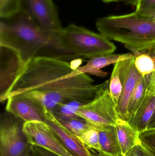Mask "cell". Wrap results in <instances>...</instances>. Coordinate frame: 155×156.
Masks as SVG:
<instances>
[{
  "instance_id": "6da1fadb",
  "label": "cell",
  "mask_w": 155,
  "mask_h": 156,
  "mask_svg": "<svg viewBox=\"0 0 155 156\" xmlns=\"http://www.w3.org/2000/svg\"><path fill=\"white\" fill-rule=\"evenodd\" d=\"M96 26L100 34L109 40L123 44L130 50L155 49V19L142 17L135 12L102 17L96 21Z\"/></svg>"
},
{
  "instance_id": "7a4b0ae2",
  "label": "cell",
  "mask_w": 155,
  "mask_h": 156,
  "mask_svg": "<svg viewBox=\"0 0 155 156\" xmlns=\"http://www.w3.org/2000/svg\"><path fill=\"white\" fill-rule=\"evenodd\" d=\"M0 46L16 51L24 64L45 47H52L46 34L23 10L8 19H1Z\"/></svg>"
},
{
  "instance_id": "3957f363",
  "label": "cell",
  "mask_w": 155,
  "mask_h": 156,
  "mask_svg": "<svg viewBox=\"0 0 155 156\" xmlns=\"http://www.w3.org/2000/svg\"><path fill=\"white\" fill-rule=\"evenodd\" d=\"M86 74L53 81L35 90L22 94L42 108L52 111L61 103L78 101L86 104L94 98L105 82L94 85Z\"/></svg>"
},
{
  "instance_id": "277c9868",
  "label": "cell",
  "mask_w": 155,
  "mask_h": 156,
  "mask_svg": "<svg viewBox=\"0 0 155 156\" xmlns=\"http://www.w3.org/2000/svg\"><path fill=\"white\" fill-rule=\"evenodd\" d=\"M74 71L70 63L54 57L36 56L24 65L1 102L15 95L35 90L53 81L64 78Z\"/></svg>"
},
{
  "instance_id": "5b68a950",
  "label": "cell",
  "mask_w": 155,
  "mask_h": 156,
  "mask_svg": "<svg viewBox=\"0 0 155 156\" xmlns=\"http://www.w3.org/2000/svg\"><path fill=\"white\" fill-rule=\"evenodd\" d=\"M56 51L64 57L91 58L113 54L116 46L102 34L74 24L57 34Z\"/></svg>"
},
{
  "instance_id": "8992f818",
  "label": "cell",
  "mask_w": 155,
  "mask_h": 156,
  "mask_svg": "<svg viewBox=\"0 0 155 156\" xmlns=\"http://www.w3.org/2000/svg\"><path fill=\"white\" fill-rule=\"evenodd\" d=\"M109 80L96 93L91 101L80 107L76 116L85 120L89 128L98 130L104 126L115 125L119 118L117 107L114 102L109 89Z\"/></svg>"
},
{
  "instance_id": "52a82bcc",
  "label": "cell",
  "mask_w": 155,
  "mask_h": 156,
  "mask_svg": "<svg viewBox=\"0 0 155 156\" xmlns=\"http://www.w3.org/2000/svg\"><path fill=\"white\" fill-rule=\"evenodd\" d=\"M23 123L7 112L1 115L0 156H33L32 145L23 131Z\"/></svg>"
},
{
  "instance_id": "ba28073f",
  "label": "cell",
  "mask_w": 155,
  "mask_h": 156,
  "mask_svg": "<svg viewBox=\"0 0 155 156\" xmlns=\"http://www.w3.org/2000/svg\"><path fill=\"white\" fill-rule=\"evenodd\" d=\"M22 10L27 12L41 27L51 40L52 48H55L57 33L62 27L53 0H23Z\"/></svg>"
},
{
  "instance_id": "9c48e42d",
  "label": "cell",
  "mask_w": 155,
  "mask_h": 156,
  "mask_svg": "<svg viewBox=\"0 0 155 156\" xmlns=\"http://www.w3.org/2000/svg\"><path fill=\"white\" fill-rule=\"evenodd\" d=\"M23 131L31 145L41 147L61 156H73L60 143L45 122H24Z\"/></svg>"
},
{
  "instance_id": "30bf717a",
  "label": "cell",
  "mask_w": 155,
  "mask_h": 156,
  "mask_svg": "<svg viewBox=\"0 0 155 156\" xmlns=\"http://www.w3.org/2000/svg\"><path fill=\"white\" fill-rule=\"evenodd\" d=\"M45 122L62 144L73 156H93L79 138L66 128L52 112L42 108Z\"/></svg>"
},
{
  "instance_id": "8fae6325",
  "label": "cell",
  "mask_w": 155,
  "mask_h": 156,
  "mask_svg": "<svg viewBox=\"0 0 155 156\" xmlns=\"http://www.w3.org/2000/svg\"><path fill=\"white\" fill-rule=\"evenodd\" d=\"M134 58L119 62L123 87L117 111L119 118L127 122L129 100L136 83L142 77L135 66Z\"/></svg>"
},
{
  "instance_id": "7c38bea8",
  "label": "cell",
  "mask_w": 155,
  "mask_h": 156,
  "mask_svg": "<svg viewBox=\"0 0 155 156\" xmlns=\"http://www.w3.org/2000/svg\"><path fill=\"white\" fill-rule=\"evenodd\" d=\"M6 101V112L24 122H45L42 107L32 99L18 94L8 98Z\"/></svg>"
},
{
  "instance_id": "4fadbf2b",
  "label": "cell",
  "mask_w": 155,
  "mask_h": 156,
  "mask_svg": "<svg viewBox=\"0 0 155 156\" xmlns=\"http://www.w3.org/2000/svg\"><path fill=\"white\" fill-rule=\"evenodd\" d=\"M1 47V95L3 96L12 86L24 63L12 48Z\"/></svg>"
},
{
  "instance_id": "5bb4252c",
  "label": "cell",
  "mask_w": 155,
  "mask_h": 156,
  "mask_svg": "<svg viewBox=\"0 0 155 156\" xmlns=\"http://www.w3.org/2000/svg\"><path fill=\"white\" fill-rule=\"evenodd\" d=\"M133 53L123 54H111L91 58L86 65L80 67L69 74V77L82 74H90L99 77H105L108 75L107 72L101 70L102 69L119 61L127 60L134 57Z\"/></svg>"
},
{
  "instance_id": "9a60e30c",
  "label": "cell",
  "mask_w": 155,
  "mask_h": 156,
  "mask_svg": "<svg viewBox=\"0 0 155 156\" xmlns=\"http://www.w3.org/2000/svg\"><path fill=\"white\" fill-rule=\"evenodd\" d=\"M155 109V94L147 92L143 102L128 122L139 133L147 130Z\"/></svg>"
},
{
  "instance_id": "2e32d148",
  "label": "cell",
  "mask_w": 155,
  "mask_h": 156,
  "mask_svg": "<svg viewBox=\"0 0 155 156\" xmlns=\"http://www.w3.org/2000/svg\"><path fill=\"white\" fill-rule=\"evenodd\" d=\"M98 131L100 153L107 156H124L115 125L107 126Z\"/></svg>"
},
{
  "instance_id": "e0dca14e",
  "label": "cell",
  "mask_w": 155,
  "mask_h": 156,
  "mask_svg": "<svg viewBox=\"0 0 155 156\" xmlns=\"http://www.w3.org/2000/svg\"><path fill=\"white\" fill-rule=\"evenodd\" d=\"M118 141L124 156L134 147L141 143L139 133L127 121L118 118L115 125Z\"/></svg>"
},
{
  "instance_id": "ac0fdd59",
  "label": "cell",
  "mask_w": 155,
  "mask_h": 156,
  "mask_svg": "<svg viewBox=\"0 0 155 156\" xmlns=\"http://www.w3.org/2000/svg\"><path fill=\"white\" fill-rule=\"evenodd\" d=\"M131 51L134 55L135 66L139 74L142 76H150L155 70V55L153 51Z\"/></svg>"
},
{
  "instance_id": "d6986e66",
  "label": "cell",
  "mask_w": 155,
  "mask_h": 156,
  "mask_svg": "<svg viewBox=\"0 0 155 156\" xmlns=\"http://www.w3.org/2000/svg\"><path fill=\"white\" fill-rule=\"evenodd\" d=\"M148 76L140 78L131 95L127 109V122L132 119L146 95Z\"/></svg>"
},
{
  "instance_id": "ffe728a7",
  "label": "cell",
  "mask_w": 155,
  "mask_h": 156,
  "mask_svg": "<svg viewBox=\"0 0 155 156\" xmlns=\"http://www.w3.org/2000/svg\"><path fill=\"white\" fill-rule=\"evenodd\" d=\"M84 104V103L78 101L61 103L55 107L52 112L59 121H65L78 117L76 116V112Z\"/></svg>"
},
{
  "instance_id": "44dd1931",
  "label": "cell",
  "mask_w": 155,
  "mask_h": 156,
  "mask_svg": "<svg viewBox=\"0 0 155 156\" xmlns=\"http://www.w3.org/2000/svg\"><path fill=\"white\" fill-rule=\"evenodd\" d=\"M123 81L120 75L119 62L114 64L109 80V89L111 96L117 108L123 91Z\"/></svg>"
},
{
  "instance_id": "7402d4cb",
  "label": "cell",
  "mask_w": 155,
  "mask_h": 156,
  "mask_svg": "<svg viewBox=\"0 0 155 156\" xmlns=\"http://www.w3.org/2000/svg\"><path fill=\"white\" fill-rule=\"evenodd\" d=\"M23 0H0L1 19H8L22 10Z\"/></svg>"
},
{
  "instance_id": "603a6c76",
  "label": "cell",
  "mask_w": 155,
  "mask_h": 156,
  "mask_svg": "<svg viewBox=\"0 0 155 156\" xmlns=\"http://www.w3.org/2000/svg\"><path fill=\"white\" fill-rule=\"evenodd\" d=\"M60 122L77 137L81 136L90 128L88 123L79 117H74Z\"/></svg>"
},
{
  "instance_id": "cb8c5ba5",
  "label": "cell",
  "mask_w": 155,
  "mask_h": 156,
  "mask_svg": "<svg viewBox=\"0 0 155 156\" xmlns=\"http://www.w3.org/2000/svg\"><path fill=\"white\" fill-rule=\"evenodd\" d=\"M78 138L87 148H91L100 152L98 130L94 128H89Z\"/></svg>"
},
{
  "instance_id": "d4e9b609",
  "label": "cell",
  "mask_w": 155,
  "mask_h": 156,
  "mask_svg": "<svg viewBox=\"0 0 155 156\" xmlns=\"http://www.w3.org/2000/svg\"><path fill=\"white\" fill-rule=\"evenodd\" d=\"M140 142L155 149V128L147 129L139 133Z\"/></svg>"
},
{
  "instance_id": "484cf974",
  "label": "cell",
  "mask_w": 155,
  "mask_h": 156,
  "mask_svg": "<svg viewBox=\"0 0 155 156\" xmlns=\"http://www.w3.org/2000/svg\"><path fill=\"white\" fill-rule=\"evenodd\" d=\"M124 156H149V155L141 143L130 149Z\"/></svg>"
},
{
  "instance_id": "4316f807",
  "label": "cell",
  "mask_w": 155,
  "mask_h": 156,
  "mask_svg": "<svg viewBox=\"0 0 155 156\" xmlns=\"http://www.w3.org/2000/svg\"><path fill=\"white\" fill-rule=\"evenodd\" d=\"M33 156H61L41 147L32 145Z\"/></svg>"
},
{
  "instance_id": "83f0119b",
  "label": "cell",
  "mask_w": 155,
  "mask_h": 156,
  "mask_svg": "<svg viewBox=\"0 0 155 156\" xmlns=\"http://www.w3.org/2000/svg\"><path fill=\"white\" fill-rule=\"evenodd\" d=\"M136 10H147L155 8V0H141L136 6Z\"/></svg>"
},
{
  "instance_id": "f1b7e54d",
  "label": "cell",
  "mask_w": 155,
  "mask_h": 156,
  "mask_svg": "<svg viewBox=\"0 0 155 156\" xmlns=\"http://www.w3.org/2000/svg\"><path fill=\"white\" fill-rule=\"evenodd\" d=\"M136 12L142 17L150 19H155V8L147 10H136Z\"/></svg>"
},
{
  "instance_id": "f546056e",
  "label": "cell",
  "mask_w": 155,
  "mask_h": 156,
  "mask_svg": "<svg viewBox=\"0 0 155 156\" xmlns=\"http://www.w3.org/2000/svg\"><path fill=\"white\" fill-rule=\"evenodd\" d=\"M153 51L155 55V49ZM147 92L155 94V70L150 76H148Z\"/></svg>"
},
{
  "instance_id": "4dcf8cb0",
  "label": "cell",
  "mask_w": 155,
  "mask_h": 156,
  "mask_svg": "<svg viewBox=\"0 0 155 156\" xmlns=\"http://www.w3.org/2000/svg\"><path fill=\"white\" fill-rule=\"evenodd\" d=\"M105 3L121 2L126 5H129L136 6L140 0H102Z\"/></svg>"
},
{
  "instance_id": "1f68e13d",
  "label": "cell",
  "mask_w": 155,
  "mask_h": 156,
  "mask_svg": "<svg viewBox=\"0 0 155 156\" xmlns=\"http://www.w3.org/2000/svg\"><path fill=\"white\" fill-rule=\"evenodd\" d=\"M83 63V60L80 58H77L72 60L70 63L71 67L73 70H76L78 68L80 67V65Z\"/></svg>"
},
{
  "instance_id": "d6a6232c",
  "label": "cell",
  "mask_w": 155,
  "mask_h": 156,
  "mask_svg": "<svg viewBox=\"0 0 155 156\" xmlns=\"http://www.w3.org/2000/svg\"><path fill=\"white\" fill-rule=\"evenodd\" d=\"M143 146L145 147L146 150L147 151L148 154H149V156H155V149L152 147H150L146 145L145 144H143L141 143Z\"/></svg>"
},
{
  "instance_id": "836d02e7",
  "label": "cell",
  "mask_w": 155,
  "mask_h": 156,
  "mask_svg": "<svg viewBox=\"0 0 155 156\" xmlns=\"http://www.w3.org/2000/svg\"><path fill=\"white\" fill-rule=\"evenodd\" d=\"M155 109L153 116L150 120V122L148 125L147 129H155Z\"/></svg>"
},
{
  "instance_id": "e575fe53",
  "label": "cell",
  "mask_w": 155,
  "mask_h": 156,
  "mask_svg": "<svg viewBox=\"0 0 155 156\" xmlns=\"http://www.w3.org/2000/svg\"><path fill=\"white\" fill-rule=\"evenodd\" d=\"M140 1H141V0H140V1H139V2H140ZM138 3H139V2H138Z\"/></svg>"
},
{
  "instance_id": "d590c367",
  "label": "cell",
  "mask_w": 155,
  "mask_h": 156,
  "mask_svg": "<svg viewBox=\"0 0 155 156\" xmlns=\"http://www.w3.org/2000/svg\"><path fill=\"white\" fill-rule=\"evenodd\" d=\"M105 156H106V155H105Z\"/></svg>"
}]
</instances>
